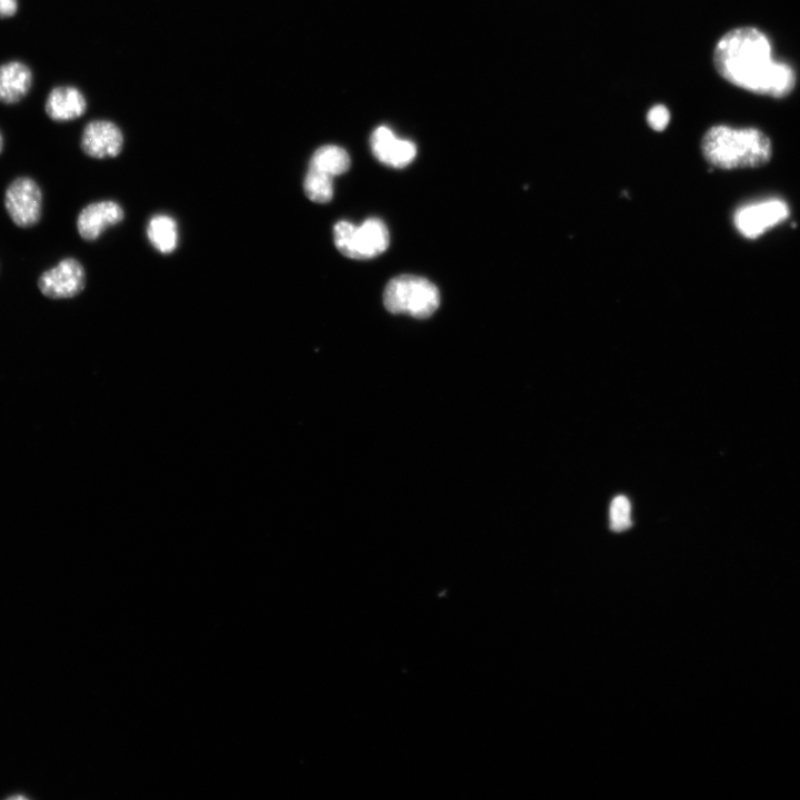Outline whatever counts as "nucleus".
Instances as JSON below:
<instances>
[{
    "instance_id": "nucleus-1",
    "label": "nucleus",
    "mask_w": 800,
    "mask_h": 800,
    "mask_svg": "<svg viewBox=\"0 0 800 800\" xmlns=\"http://www.w3.org/2000/svg\"><path fill=\"white\" fill-rule=\"evenodd\" d=\"M713 64L733 86L772 98L790 94L797 81L793 68L772 58L769 38L754 27L723 34L713 50Z\"/></svg>"
},
{
    "instance_id": "nucleus-2",
    "label": "nucleus",
    "mask_w": 800,
    "mask_h": 800,
    "mask_svg": "<svg viewBox=\"0 0 800 800\" xmlns=\"http://www.w3.org/2000/svg\"><path fill=\"white\" fill-rule=\"evenodd\" d=\"M701 149L711 167L723 170L762 167L772 156L771 141L761 130L724 124L704 133Z\"/></svg>"
},
{
    "instance_id": "nucleus-3",
    "label": "nucleus",
    "mask_w": 800,
    "mask_h": 800,
    "mask_svg": "<svg viewBox=\"0 0 800 800\" xmlns=\"http://www.w3.org/2000/svg\"><path fill=\"white\" fill-rule=\"evenodd\" d=\"M383 303L391 313L426 319L438 309L440 293L436 284L426 278L401 274L391 279L386 286Z\"/></svg>"
},
{
    "instance_id": "nucleus-4",
    "label": "nucleus",
    "mask_w": 800,
    "mask_h": 800,
    "mask_svg": "<svg viewBox=\"0 0 800 800\" xmlns=\"http://www.w3.org/2000/svg\"><path fill=\"white\" fill-rule=\"evenodd\" d=\"M333 240L343 256L370 259L387 250L390 237L388 228L380 219L370 218L359 227L344 220L337 222L333 227Z\"/></svg>"
},
{
    "instance_id": "nucleus-5",
    "label": "nucleus",
    "mask_w": 800,
    "mask_h": 800,
    "mask_svg": "<svg viewBox=\"0 0 800 800\" xmlns=\"http://www.w3.org/2000/svg\"><path fill=\"white\" fill-rule=\"evenodd\" d=\"M790 209L780 198H769L739 207L733 224L741 236L757 239L789 218Z\"/></svg>"
},
{
    "instance_id": "nucleus-6",
    "label": "nucleus",
    "mask_w": 800,
    "mask_h": 800,
    "mask_svg": "<svg viewBox=\"0 0 800 800\" xmlns=\"http://www.w3.org/2000/svg\"><path fill=\"white\" fill-rule=\"evenodd\" d=\"M4 208L11 221L20 228L36 226L42 213V192L29 177L14 179L4 191Z\"/></svg>"
},
{
    "instance_id": "nucleus-7",
    "label": "nucleus",
    "mask_w": 800,
    "mask_h": 800,
    "mask_svg": "<svg viewBox=\"0 0 800 800\" xmlns=\"http://www.w3.org/2000/svg\"><path fill=\"white\" fill-rule=\"evenodd\" d=\"M86 286V271L74 258L62 259L41 273L38 279L40 292L50 299H68L78 296Z\"/></svg>"
},
{
    "instance_id": "nucleus-8",
    "label": "nucleus",
    "mask_w": 800,
    "mask_h": 800,
    "mask_svg": "<svg viewBox=\"0 0 800 800\" xmlns=\"http://www.w3.org/2000/svg\"><path fill=\"white\" fill-rule=\"evenodd\" d=\"M80 144L82 151L91 158H114L122 150L123 134L111 121L93 120L84 127Z\"/></svg>"
},
{
    "instance_id": "nucleus-9",
    "label": "nucleus",
    "mask_w": 800,
    "mask_h": 800,
    "mask_svg": "<svg viewBox=\"0 0 800 800\" xmlns=\"http://www.w3.org/2000/svg\"><path fill=\"white\" fill-rule=\"evenodd\" d=\"M124 218L122 207L112 200H102L86 206L78 214L77 230L87 241L97 240L106 229L120 223Z\"/></svg>"
},
{
    "instance_id": "nucleus-10",
    "label": "nucleus",
    "mask_w": 800,
    "mask_h": 800,
    "mask_svg": "<svg viewBox=\"0 0 800 800\" xmlns=\"http://www.w3.org/2000/svg\"><path fill=\"white\" fill-rule=\"evenodd\" d=\"M370 144L373 156L383 164L393 168L408 166L417 154V147L412 141L397 138L386 126H380L372 132Z\"/></svg>"
},
{
    "instance_id": "nucleus-11",
    "label": "nucleus",
    "mask_w": 800,
    "mask_h": 800,
    "mask_svg": "<svg viewBox=\"0 0 800 800\" xmlns=\"http://www.w3.org/2000/svg\"><path fill=\"white\" fill-rule=\"evenodd\" d=\"M44 110L51 120L66 122L81 117L87 110V101L74 87H56L47 97Z\"/></svg>"
},
{
    "instance_id": "nucleus-12",
    "label": "nucleus",
    "mask_w": 800,
    "mask_h": 800,
    "mask_svg": "<svg viewBox=\"0 0 800 800\" xmlns=\"http://www.w3.org/2000/svg\"><path fill=\"white\" fill-rule=\"evenodd\" d=\"M32 84L30 68L20 61H9L0 66V102L17 103L29 92Z\"/></svg>"
},
{
    "instance_id": "nucleus-13",
    "label": "nucleus",
    "mask_w": 800,
    "mask_h": 800,
    "mask_svg": "<svg viewBox=\"0 0 800 800\" xmlns=\"http://www.w3.org/2000/svg\"><path fill=\"white\" fill-rule=\"evenodd\" d=\"M146 233L150 244L162 254H169L178 247V224L169 214L152 216L148 221Z\"/></svg>"
},
{
    "instance_id": "nucleus-14",
    "label": "nucleus",
    "mask_w": 800,
    "mask_h": 800,
    "mask_svg": "<svg viewBox=\"0 0 800 800\" xmlns=\"http://www.w3.org/2000/svg\"><path fill=\"white\" fill-rule=\"evenodd\" d=\"M309 167L334 177L344 173L349 169L350 157L344 149L334 144H327L314 151Z\"/></svg>"
},
{
    "instance_id": "nucleus-15",
    "label": "nucleus",
    "mask_w": 800,
    "mask_h": 800,
    "mask_svg": "<svg viewBox=\"0 0 800 800\" xmlns=\"http://www.w3.org/2000/svg\"><path fill=\"white\" fill-rule=\"evenodd\" d=\"M303 191L313 202H329L333 194L332 177L309 167L303 180Z\"/></svg>"
},
{
    "instance_id": "nucleus-16",
    "label": "nucleus",
    "mask_w": 800,
    "mask_h": 800,
    "mask_svg": "<svg viewBox=\"0 0 800 800\" xmlns=\"http://www.w3.org/2000/svg\"><path fill=\"white\" fill-rule=\"evenodd\" d=\"M631 504L627 497L617 496L613 498L609 509L610 529L621 532L631 527Z\"/></svg>"
},
{
    "instance_id": "nucleus-17",
    "label": "nucleus",
    "mask_w": 800,
    "mask_h": 800,
    "mask_svg": "<svg viewBox=\"0 0 800 800\" xmlns=\"http://www.w3.org/2000/svg\"><path fill=\"white\" fill-rule=\"evenodd\" d=\"M669 120L670 112L663 104L653 106L647 114V121L654 131L664 130Z\"/></svg>"
},
{
    "instance_id": "nucleus-18",
    "label": "nucleus",
    "mask_w": 800,
    "mask_h": 800,
    "mask_svg": "<svg viewBox=\"0 0 800 800\" xmlns=\"http://www.w3.org/2000/svg\"><path fill=\"white\" fill-rule=\"evenodd\" d=\"M18 0H0V17L9 18L17 12Z\"/></svg>"
},
{
    "instance_id": "nucleus-19",
    "label": "nucleus",
    "mask_w": 800,
    "mask_h": 800,
    "mask_svg": "<svg viewBox=\"0 0 800 800\" xmlns=\"http://www.w3.org/2000/svg\"><path fill=\"white\" fill-rule=\"evenodd\" d=\"M2 148H3V138H2V134H1V132H0V153H1V151H2Z\"/></svg>"
}]
</instances>
